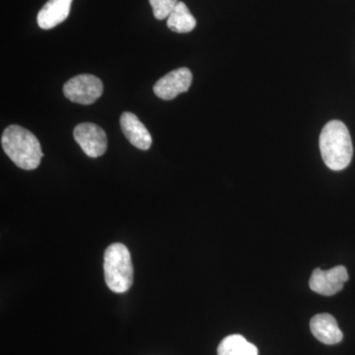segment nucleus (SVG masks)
<instances>
[{
    "label": "nucleus",
    "instance_id": "nucleus-1",
    "mask_svg": "<svg viewBox=\"0 0 355 355\" xmlns=\"http://www.w3.org/2000/svg\"><path fill=\"white\" fill-rule=\"evenodd\" d=\"M319 146L324 164L333 171H342L352 162V137L343 121H331L324 125L320 135Z\"/></svg>",
    "mask_w": 355,
    "mask_h": 355
},
{
    "label": "nucleus",
    "instance_id": "nucleus-2",
    "mask_svg": "<svg viewBox=\"0 0 355 355\" xmlns=\"http://www.w3.org/2000/svg\"><path fill=\"white\" fill-rule=\"evenodd\" d=\"M1 144L6 155L21 169L34 170L41 163L44 154L38 139L20 125H9L2 133Z\"/></svg>",
    "mask_w": 355,
    "mask_h": 355
},
{
    "label": "nucleus",
    "instance_id": "nucleus-3",
    "mask_svg": "<svg viewBox=\"0 0 355 355\" xmlns=\"http://www.w3.org/2000/svg\"><path fill=\"white\" fill-rule=\"evenodd\" d=\"M105 280L107 286L116 293L127 292L132 286V257L125 245H110L104 256Z\"/></svg>",
    "mask_w": 355,
    "mask_h": 355
},
{
    "label": "nucleus",
    "instance_id": "nucleus-4",
    "mask_svg": "<svg viewBox=\"0 0 355 355\" xmlns=\"http://www.w3.org/2000/svg\"><path fill=\"white\" fill-rule=\"evenodd\" d=\"M103 83L92 74H80L64 84V94L67 99L77 104H93L101 97Z\"/></svg>",
    "mask_w": 355,
    "mask_h": 355
},
{
    "label": "nucleus",
    "instance_id": "nucleus-5",
    "mask_svg": "<svg viewBox=\"0 0 355 355\" xmlns=\"http://www.w3.org/2000/svg\"><path fill=\"white\" fill-rule=\"evenodd\" d=\"M73 137L89 157H100L106 153L108 146L106 132L95 123H84L77 125Z\"/></svg>",
    "mask_w": 355,
    "mask_h": 355
},
{
    "label": "nucleus",
    "instance_id": "nucleus-6",
    "mask_svg": "<svg viewBox=\"0 0 355 355\" xmlns=\"http://www.w3.org/2000/svg\"><path fill=\"white\" fill-rule=\"evenodd\" d=\"M347 280L349 272L343 266H335L329 270L316 268L311 275L309 286L318 294L331 296L342 291Z\"/></svg>",
    "mask_w": 355,
    "mask_h": 355
},
{
    "label": "nucleus",
    "instance_id": "nucleus-7",
    "mask_svg": "<svg viewBox=\"0 0 355 355\" xmlns=\"http://www.w3.org/2000/svg\"><path fill=\"white\" fill-rule=\"evenodd\" d=\"M191 81L193 74L191 70L182 67L173 70L159 79L154 85L153 91L160 99L170 101L181 93L187 92L191 87Z\"/></svg>",
    "mask_w": 355,
    "mask_h": 355
},
{
    "label": "nucleus",
    "instance_id": "nucleus-8",
    "mask_svg": "<svg viewBox=\"0 0 355 355\" xmlns=\"http://www.w3.org/2000/svg\"><path fill=\"white\" fill-rule=\"evenodd\" d=\"M121 128L128 141L137 148L148 150L153 144V137L146 125L135 114L125 112L121 116Z\"/></svg>",
    "mask_w": 355,
    "mask_h": 355
},
{
    "label": "nucleus",
    "instance_id": "nucleus-9",
    "mask_svg": "<svg viewBox=\"0 0 355 355\" xmlns=\"http://www.w3.org/2000/svg\"><path fill=\"white\" fill-rule=\"evenodd\" d=\"M310 329L313 336L324 345H336L342 342L343 331L338 328V322L330 314H318L311 319Z\"/></svg>",
    "mask_w": 355,
    "mask_h": 355
},
{
    "label": "nucleus",
    "instance_id": "nucleus-10",
    "mask_svg": "<svg viewBox=\"0 0 355 355\" xmlns=\"http://www.w3.org/2000/svg\"><path fill=\"white\" fill-rule=\"evenodd\" d=\"M73 0H49L40 10L37 21L40 28L50 30L69 17Z\"/></svg>",
    "mask_w": 355,
    "mask_h": 355
},
{
    "label": "nucleus",
    "instance_id": "nucleus-11",
    "mask_svg": "<svg viewBox=\"0 0 355 355\" xmlns=\"http://www.w3.org/2000/svg\"><path fill=\"white\" fill-rule=\"evenodd\" d=\"M167 26L173 32L184 34L195 29L197 20L191 15L188 6L184 2L179 1L168 17Z\"/></svg>",
    "mask_w": 355,
    "mask_h": 355
},
{
    "label": "nucleus",
    "instance_id": "nucleus-12",
    "mask_svg": "<svg viewBox=\"0 0 355 355\" xmlns=\"http://www.w3.org/2000/svg\"><path fill=\"white\" fill-rule=\"evenodd\" d=\"M218 355H259V350L253 343L248 342L241 335L226 336L217 349Z\"/></svg>",
    "mask_w": 355,
    "mask_h": 355
},
{
    "label": "nucleus",
    "instance_id": "nucleus-13",
    "mask_svg": "<svg viewBox=\"0 0 355 355\" xmlns=\"http://www.w3.org/2000/svg\"><path fill=\"white\" fill-rule=\"evenodd\" d=\"M156 19L163 20L169 17L179 0H149Z\"/></svg>",
    "mask_w": 355,
    "mask_h": 355
}]
</instances>
